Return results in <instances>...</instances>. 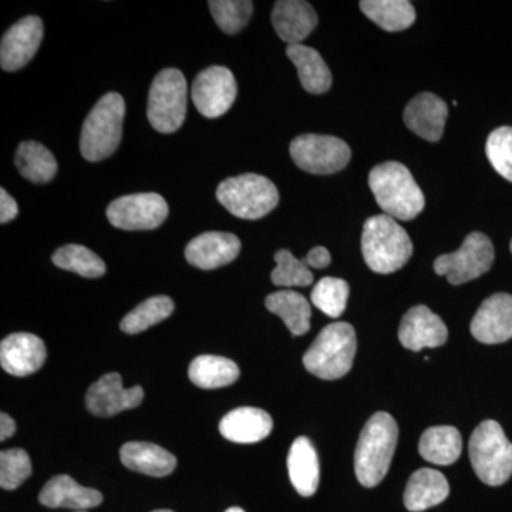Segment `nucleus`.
<instances>
[{
	"instance_id": "27",
	"label": "nucleus",
	"mask_w": 512,
	"mask_h": 512,
	"mask_svg": "<svg viewBox=\"0 0 512 512\" xmlns=\"http://www.w3.org/2000/svg\"><path fill=\"white\" fill-rule=\"evenodd\" d=\"M419 451L429 463L450 466L456 463L463 451L460 431L453 426L430 427L421 436Z\"/></svg>"
},
{
	"instance_id": "13",
	"label": "nucleus",
	"mask_w": 512,
	"mask_h": 512,
	"mask_svg": "<svg viewBox=\"0 0 512 512\" xmlns=\"http://www.w3.org/2000/svg\"><path fill=\"white\" fill-rule=\"evenodd\" d=\"M144 399L143 387L124 389L119 373L104 375L86 393V407L93 416L113 417L124 410L136 409Z\"/></svg>"
},
{
	"instance_id": "4",
	"label": "nucleus",
	"mask_w": 512,
	"mask_h": 512,
	"mask_svg": "<svg viewBox=\"0 0 512 512\" xmlns=\"http://www.w3.org/2000/svg\"><path fill=\"white\" fill-rule=\"evenodd\" d=\"M356 349L357 339L353 326L346 322L330 323L322 329L303 356V365L319 379H340L352 369Z\"/></svg>"
},
{
	"instance_id": "23",
	"label": "nucleus",
	"mask_w": 512,
	"mask_h": 512,
	"mask_svg": "<svg viewBox=\"0 0 512 512\" xmlns=\"http://www.w3.org/2000/svg\"><path fill=\"white\" fill-rule=\"evenodd\" d=\"M120 458L128 470L150 477H167L177 468V458L170 451L144 441L124 444L120 450Z\"/></svg>"
},
{
	"instance_id": "40",
	"label": "nucleus",
	"mask_w": 512,
	"mask_h": 512,
	"mask_svg": "<svg viewBox=\"0 0 512 512\" xmlns=\"http://www.w3.org/2000/svg\"><path fill=\"white\" fill-rule=\"evenodd\" d=\"M330 261H332V256H330V252L325 247L313 248L303 259V262L308 265L309 269L326 268V266L330 265Z\"/></svg>"
},
{
	"instance_id": "38",
	"label": "nucleus",
	"mask_w": 512,
	"mask_h": 512,
	"mask_svg": "<svg viewBox=\"0 0 512 512\" xmlns=\"http://www.w3.org/2000/svg\"><path fill=\"white\" fill-rule=\"evenodd\" d=\"M487 157L501 177L512 183V127H500L487 140Z\"/></svg>"
},
{
	"instance_id": "22",
	"label": "nucleus",
	"mask_w": 512,
	"mask_h": 512,
	"mask_svg": "<svg viewBox=\"0 0 512 512\" xmlns=\"http://www.w3.org/2000/svg\"><path fill=\"white\" fill-rule=\"evenodd\" d=\"M274 421L265 410L239 407L222 417L220 433L232 443H259L271 434Z\"/></svg>"
},
{
	"instance_id": "34",
	"label": "nucleus",
	"mask_w": 512,
	"mask_h": 512,
	"mask_svg": "<svg viewBox=\"0 0 512 512\" xmlns=\"http://www.w3.org/2000/svg\"><path fill=\"white\" fill-rule=\"evenodd\" d=\"M349 293L348 282L326 276L313 288L311 299L320 312L325 313L329 318H339L348 305Z\"/></svg>"
},
{
	"instance_id": "15",
	"label": "nucleus",
	"mask_w": 512,
	"mask_h": 512,
	"mask_svg": "<svg viewBox=\"0 0 512 512\" xmlns=\"http://www.w3.org/2000/svg\"><path fill=\"white\" fill-rule=\"evenodd\" d=\"M470 329L471 335L485 345H498L512 339V295L495 293L485 299Z\"/></svg>"
},
{
	"instance_id": "3",
	"label": "nucleus",
	"mask_w": 512,
	"mask_h": 512,
	"mask_svg": "<svg viewBox=\"0 0 512 512\" xmlns=\"http://www.w3.org/2000/svg\"><path fill=\"white\" fill-rule=\"evenodd\" d=\"M362 252L366 265L373 272L392 274L412 258V239L394 218L375 215L363 227Z\"/></svg>"
},
{
	"instance_id": "29",
	"label": "nucleus",
	"mask_w": 512,
	"mask_h": 512,
	"mask_svg": "<svg viewBox=\"0 0 512 512\" xmlns=\"http://www.w3.org/2000/svg\"><path fill=\"white\" fill-rule=\"evenodd\" d=\"M237 363L227 357L202 355L192 360L188 376L195 386L201 389H221L231 386L239 379Z\"/></svg>"
},
{
	"instance_id": "44",
	"label": "nucleus",
	"mask_w": 512,
	"mask_h": 512,
	"mask_svg": "<svg viewBox=\"0 0 512 512\" xmlns=\"http://www.w3.org/2000/svg\"><path fill=\"white\" fill-rule=\"evenodd\" d=\"M510 248H511V252H512V241H511V245H510Z\"/></svg>"
},
{
	"instance_id": "6",
	"label": "nucleus",
	"mask_w": 512,
	"mask_h": 512,
	"mask_svg": "<svg viewBox=\"0 0 512 512\" xmlns=\"http://www.w3.org/2000/svg\"><path fill=\"white\" fill-rule=\"evenodd\" d=\"M471 466L484 484L498 487L512 476V444L503 427L485 420L471 434L468 444Z\"/></svg>"
},
{
	"instance_id": "20",
	"label": "nucleus",
	"mask_w": 512,
	"mask_h": 512,
	"mask_svg": "<svg viewBox=\"0 0 512 512\" xmlns=\"http://www.w3.org/2000/svg\"><path fill=\"white\" fill-rule=\"evenodd\" d=\"M272 25L276 35L289 46L302 45L316 25L318 15L311 3L303 0H281L276 2L272 10Z\"/></svg>"
},
{
	"instance_id": "24",
	"label": "nucleus",
	"mask_w": 512,
	"mask_h": 512,
	"mask_svg": "<svg viewBox=\"0 0 512 512\" xmlns=\"http://www.w3.org/2000/svg\"><path fill=\"white\" fill-rule=\"evenodd\" d=\"M450 494L447 478L437 470L420 468L410 477L404 491L407 510L421 512L443 503Z\"/></svg>"
},
{
	"instance_id": "25",
	"label": "nucleus",
	"mask_w": 512,
	"mask_h": 512,
	"mask_svg": "<svg viewBox=\"0 0 512 512\" xmlns=\"http://www.w3.org/2000/svg\"><path fill=\"white\" fill-rule=\"evenodd\" d=\"M289 478L302 497H312L320 480L319 458L308 437H298L288 454Z\"/></svg>"
},
{
	"instance_id": "19",
	"label": "nucleus",
	"mask_w": 512,
	"mask_h": 512,
	"mask_svg": "<svg viewBox=\"0 0 512 512\" xmlns=\"http://www.w3.org/2000/svg\"><path fill=\"white\" fill-rule=\"evenodd\" d=\"M448 117L446 101L433 93L414 97L404 110V123L417 136L436 143L443 137Z\"/></svg>"
},
{
	"instance_id": "18",
	"label": "nucleus",
	"mask_w": 512,
	"mask_h": 512,
	"mask_svg": "<svg viewBox=\"0 0 512 512\" xmlns=\"http://www.w3.org/2000/svg\"><path fill=\"white\" fill-rule=\"evenodd\" d=\"M241 252V241L229 232H205L192 239L185 248L188 264L202 271L221 268L231 264Z\"/></svg>"
},
{
	"instance_id": "2",
	"label": "nucleus",
	"mask_w": 512,
	"mask_h": 512,
	"mask_svg": "<svg viewBox=\"0 0 512 512\" xmlns=\"http://www.w3.org/2000/svg\"><path fill=\"white\" fill-rule=\"evenodd\" d=\"M369 185L383 214L396 221L414 220L426 204L409 168L396 161L376 165L370 171Z\"/></svg>"
},
{
	"instance_id": "8",
	"label": "nucleus",
	"mask_w": 512,
	"mask_h": 512,
	"mask_svg": "<svg viewBox=\"0 0 512 512\" xmlns=\"http://www.w3.org/2000/svg\"><path fill=\"white\" fill-rule=\"evenodd\" d=\"M187 82L177 69L157 74L148 93L147 117L154 130L170 134L183 126L187 116Z\"/></svg>"
},
{
	"instance_id": "41",
	"label": "nucleus",
	"mask_w": 512,
	"mask_h": 512,
	"mask_svg": "<svg viewBox=\"0 0 512 512\" xmlns=\"http://www.w3.org/2000/svg\"><path fill=\"white\" fill-rule=\"evenodd\" d=\"M16 433V423L9 414H0V441H6Z\"/></svg>"
},
{
	"instance_id": "16",
	"label": "nucleus",
	"mask_w": 512,
	"mask_h": 512,
	"mask_svg": "<svg viewBox=\"0 0 512 512\" xmlns=\"http://www.w3.org/2000/svg\"><path fill=\"white\" fill-rule=\"evenodd\" d=\"M399 339L404 348L419 352L426 348L443 346L448 339V330L440 316L427 306L419 305L403 316Z\"/></svg>"
},
{
	"instance_id": "10",
	"label": "nucleus",
	"mask_w": 512,
	"mask_h": 512,
	"mask_svg": "<svg viewBox=\"0 0 512 512\" xmlns=\"http://www.w3.org/2000/svg\"><path fill=\"white\" fill-rule=\"evenodd\" d=\"M292 160L301 170L316 175L338 173L349 164L352 151L345 141L333 136L303 134L292 141Z\"/></svg>"
},
{
	"instance_id": "39",
	"label": "nucleus",
	"mask_w": 512,
	"mask_h": 512,
	"mask_svg": "<svg viewBox=\"0 0 512 512\" xmlns=\"http://www.w3.org/2000/svg\"><path fill=\"white\" fill-rule=\"evenodd\" d=\"M18 214V204L10 197L5 188H2L0 190V224H8V222L15 220Z\"/></svg>"
},
{
	"instance_id": "26",
	"label": "nucleus",
	"mask_w": 512,
	"mask_h": 512,
	"mask_svg": "<svg viewBox=\"0 0 512 512\" xmlns=\"http://www.w3.org/2000/svg\"><path fill=\"white\" fill-rule=\"evenodd\" d=\"M286 55L298 69L299 80L306 92L312 94L328 92L332 86V73L319 52L309 46L293 45L288 46Z\"/></svg>"
},
{
	"instance_id": "43",
	"label": "nucleus",
	"mask_w": 512,
	"mask_h": 512,
	"mask_svg": "<svg viewBox=\"0 0 512 512\" xmlns=\"http://www.w3.org/2000/svg\"><path fill=\"white\" fill-rule=\"evenodd\" d=\"M153 512H174V511H171V510H157V511H153Z\"/></svg>"
},
{
	"instance_id": "7",
	"label": "nucleus",
	"mask_w": 512,
	"mask_h": 512,
	"mask_svg": "<svg viewBox=\"0 0 512 512\" xmlns=\"http://www.w3.org/2000/svg\"><path fill=\"white\" fill-rule=\"evenodd\" d=\"M221 205L242 220H259L275 210L279 191L271 180L258 174L227 178L217 188Z\"/></svg>"
},
{
	"instance_id": "31",
	"label": "nucleus",
	"mask_w": 512,
	"mask_h": 512,
	"mask_svg": "<svg viewBox=\"0 0 512 512\" xmlns=\"http://www.w3.org/2000/svg\"><path fill=\"white\" fill-rule=\"evenodd\" d=\"M15 163L22 177L36 184L49 183L57 173V161L52 151L36 141L20 144Z\"/></svg>"
},
{
	"instance_id": "42",
	"label": "nucleus",
	"mask_w": 512,
	"mask_h": 512,
	"mask_svg": "<svg viewBox=\"0 0 512 512\" xmlns=\"http://www.w3.org/2000/svg\"><path fill=\"white\" fill-rule=\"evenodd\" d=\"M225 512H245L244 510H242V508H239V507H231V508H228L227 511Z\"/></svg>"
},
{
	"instance_id": "33",
	"label": "nucleus",
	"mask_w": 512,
	"mask_h": 512,
	"mask_svg": "<svg viewBox=\"0 0 512 512\" xmlns=\"http://www.w3.org/2000/svg\"><path fill=\"white\" fill-rule=\"evenodd\" d=\"M53 264L64 271L84 276L100 278L106 274V264L99 255L83 245L70 244L57 249L52 256Z\"/></svg>"
},
{
	"instance_id": "36",
	"label": "nucleus",
	"mask_w": 512,
	"mask_h": 512,
	"mask_svg": "<svg viewBox=\"0 0 512 512\" xmlns=\"http://www.w3.org/2000/svg\"><path fill=\"white\" fill-rule=\"evenodd\" d=\"M276 268L272 271V284L293 288L313 284V274L308 265L292 255L288 249H281L275 254Z\"/></svg>"
},
{
	"instance_id": "45",
	"label": "nucleus",
	"mask_w": 512,
	"mask_h": 512,
	"mask_svg": "<svg viewBox=\"0 0 512 512\" xmlns=\"http://www.w3.org/2000/svg\"><path fill=\"white\" fill-rule=\"evenodd\" d=\"M77 512H86V511H77Z\"/></svg>"
},
{
	"instance_id": "21",
	"label": "nucleus",
	"mask_w": 512,
	"mask_h": 512,
	"mask_svg": "<svg viewBox=\"0 0 512 512\" xmlns=\"http://www.w3.org/2000/svg\"><path fill=\"white\" fill-rule=\"evenodd\" d=\"M40 504L49 508H70L74 511H86L99 507L103 503V494L94 488L83 487L66 474L47 481L39 494Z\"/></svg>"
},
{
	"instance_id": "37",
	"label": "nucleus",
	"mask_w": 512,
	"mask_h": 512,
	"mask_svg": "<svg viewBox=\"0 0 512 512\" xmlns=\"http://www.w3.org/2000/svg\"><path fill=\"white\" fill-rule=\"evenodd\" d=\"M32 474L29 454L22 448H9L0 453V487L16 490Z\"/></svg>"
},
{
	"instance_id": "32",
	"label": "nucleus",
	"mask_w": 512,
	"mask_h": 512,
	"mask_svg": "<svg viewBox=\"0 0 512 512\" xmlns=\"http://www.w3.org/2000/svg\"><path fill=\"white\" fill-rule=\"evenodd\" d=\"M174 309L173 299L164 295L153 296V298L141 302L134 311L128 313L126 318L121 320L120 328L127 335H137V333L144 332L151 326L170 318Z\"/></svg>"
},
{
	"instance_id": "30",
	"label": "nucleus",
	"mask_w": 512,
	"mask_h": 512,
	"mask_svg": "<svg viewBox=\"0 0 512 512\" xmlns=\"http://www.w3.org/2000/svg\"><path fill=\"white\" fill-rule=\"evenodd\" d=\"M359 6L367 18L387 32H402L416 20V10L406 0H363Z\"/></svg>"
},
{
	"instance_id": "28",
	"label": "nucleus",
	"mask_w": 512,
	"mask_h": 512,
	"mask_svg": "<svg viewBox=\"0 0 512 512\" xmlns=\"http://www.w3.org/2000/svg\"><path fill=\"white\" fill-rule=\"evenodd\" d=\"M265 306L269 312L284 320L292 335H305L311 329V305L301 293L289 289L271 293L266 298Z\"/></svg>"
},
{
	"instance_id": "9",
	"label": "nucleus",
	"mask_w": 512,
	"mask_h": 512,
	"mask_svg": "<svg viewBox=\"0 0 512 512\" xmlns=\"http://www.w3.org/2000/svg\"><path fill=\"white\" fill-rule=\"evenodd\" d=\"M494 256L491 239L481 232H471L458 251L440 255L434 261V271L446 276L451 285L466 284L487 274L494 264Z\"/></svg>"
},
{
	"instance_id": "11",
	"label": "nucleus",
	"mask_w": 512,
	"mask_h": 512,
	"mask_svg": "<svg viewBox=\"0 0 512 512\" xmlns=\"http://www.w3.org/2000/svg\"><path fill=\"white\" fill-rule=\"evenodd\" d=\"M106 215L113 227L124 231H150L167 220L168 204L156 192L124 195L111 202Z\"/></svg>"
},
{
	"instance_id": "1",
	"label": "nucleus",
	"mask_w": 512,
	"mask_h": 512,
	"mask_svg": "<svg viewBox=\"0 0 512 512\" xmlns=\"http://www.w3.org/2000/svg\"><path fill=\"white\" fill-rule=\"evenodd\" d=\"M397 437L399 429L389 413L379 412L367 420L355 453V473L360 484L372 488L382 483L392 464Z\"/></svg>"
},
{
	"instance_id": "35",
	"label": "nucleus",
	"mask_w": 512,
	"mask_h": 512,
	"mask_svg": "<svg viewBox=\"0 0 512 512\" xmlns=\"http://www.w3.org/2000/svg\"><path fill=\"white\" fill-rule=\"evenodd\" d=\"M208 6L215 23L228 35L241 32L254 12V3L249 0H212Z\"/></svg>"
},
{
	"instance_id": "12",
	"label": "nucleus",
	"mask_w": 512,
	"mask_h": 512,
	"mask_svg": "<svg viewBox=\"0 0 512 512\" xmlns=\"http://www.w3.org/2000/svg\"><path fill=\"white\" fill-rule=\"evenodd\" d=\"M191 97L202 116L218 119L237 99V80L227 67H208L195 77Z\"/></svg>"
},
{
	"instance_id": "17",
	"label": "nucleus",
	"mask_w": 512,
	"mask_h": 512,
	"mask_svg": "<svg viewBox=\"0 0 512 512\" xmlns=\"http://www.w3.org/2000/svg\"><path fill=\"white\" fill-rule=\"evenodd\" d=\"M45 342L32 333H13L0 343V365L9 375H33L45 365Z\"/></svg>"
},
{
	"instance_id": "5",
	"label": "nucleus",
	"mask_w": 512,
	"mask_h": 512,
	"mask_svg": "<svg viewBox=\"0 0 512 512\" xmlns=\"http://www.w3.org/2000/svg\"><path fill=\"white\" fill-rule=\"evenodd\" d=\"M126 103L119 93H107L84 120L80 151L87 161L97 163L113 156L123 136Z\"/></svg>"
},
{
	"instance_id": "14",
	"label": "nucleus",
	"mask_w": 512,
	"mask_h": 512,
	"mask_svg": "<svg viewBox=\"0 0 512 512\" xmlns=\"http://www.w3.org/2000/svg\"><path fill=\"white\" fill-rule=\"evenodd\" d=\"M43 22L37 16L19 20L3 35L0 45V66L5 72L22 69L35 57L42 45Z\"/></svg>"
}]
</instances>
